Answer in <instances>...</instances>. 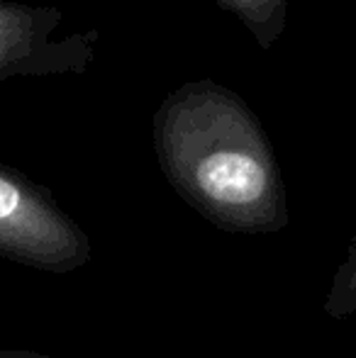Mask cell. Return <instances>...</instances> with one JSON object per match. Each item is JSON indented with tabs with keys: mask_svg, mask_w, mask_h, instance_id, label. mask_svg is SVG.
I'll return each mask as SVG.
<instances>
[{
	"mask_svg": "<svg viewBox=\"0 0 356 358\" xmlns=\"http://www.w3.org/2000/svg\"><path fill=\"white\" fill-rule=\"evenodd\" d=\"M159 169L176 195L218 229L276 234L290 222L266 129L247 100L213 78L178 85L152 117Z\"/></svg>",
	"mask_w": 356,
	"mask_h": 358,
	"instance_id": "obj_1",
	"label": "cell"
},
{
	"mask_svg": "<svg viewBox=\"0 0 356 358\" xmlns=\"http://www.w3.org/2000/svg\"><path fill=\"white\" fill-rule=\"evenodd\" d=\"M90 251L88 234L59 208L52 190L0 164V259L66 275L88 264Z\"/></svg>",
	"mask_w": 356,
	"mask_h": 358,
	"instance_id": "obj_2",
	"label": "cell"
},
{
	"mask_svg": "<svg viewBox=\"0 0 356 358\" xmlns=\"http://www.w3.org/2000/svg\"><path fill=\"white\" fill-rule=\"evenodd\" d=\"M64 22L54 5H24L0 0V83L8 78H39L59 73H86L95 62L100 32L52 34Z\"/></svg>",
	"mask_w": 356,
	"mask_h": 358,
	"instance_id": "obj_3",
	"label": "cell"
},
{
	"mask_svg": "<svg viewBox=\"0 0 356 358\" xmlns=\"http://www.w3.org/2000/svg\"><path fill=\"white\" fill-rule=\"evenodd\" d=\"M215 5L237 17L264 52L278 42L288 20V0H215Z\"/></svg>",
	"mask_w": 356,
	"mask_h": 358,
	"instance_id": "obj_4",
	"label": "cell"
},
{
	"mask_svg": "<svg viewBox=\"0 0 356 358\" xmlns=\"http://www.w3.org/2000/svg\"><path fill=\"white\" fill-rule=\"evenodd\" d=\"M325 315L332 320H347L356 315V234L349 241L347 256L334 271L325 295Z\"/></svg>",
	"mask_w": 356,
	"mask_h": 358,
	"instance_id": "obj_5",
	"label": "cell"
},
{
	"mask_svg": "<svg viewBox=\"0 0 356 358\" xmlns=\"http://www.w3.org/2000/svg\"><path fill=\"white\" fill-rule=\"evenodd\" d=\"M0 358H52L47 354H39V351H29V349H3Z\"/></svg>",
	"mask_w": 356,
	"mask_h": 358,
	"instance_id": "obj_6",
	"label": "cell"
}]
</instances>
